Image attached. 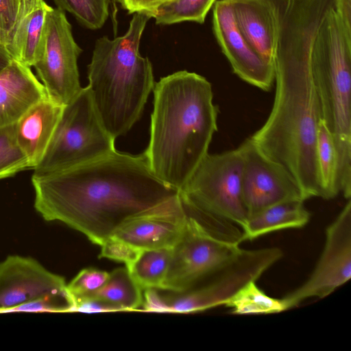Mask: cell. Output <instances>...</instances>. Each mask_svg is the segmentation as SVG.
<instances>
[{"label": "cell", "instance_id": "6da1fadb", "mask_svg": "<svg viewBox=\"0 0 351 351\" xmlns=\"http://www.w3.org/2000/svg\"><path fill=\"white\" fill-rule=\"evenodd\" d=\"M273 5L278 32L275 96L267 120L250 138L289 171L305 200L321 197L315 145L322 115L311 53L330 7L324 0H273Z\"/></svg>", "mask_w": 351, "mask_h": 351}, {"label": "cell", "instance_id": "7a4b0ae2", "mask_svg": "<svg viewBox=\"0 0 351 351\" xmlns=\"http://www.w3.org/2000/svg\"><path fill=\"white\" fill-rule=\"evenodd\" d=\"M34 208L102 245L128 221L182 206L179 191L150 169L143 153L116 150L62 171L34 173Z\"/></svg>", "mask_w": 351, "mask_h": 351}, {"label": "cell", "instance_id": "3957f363", "mask_svg": "<svg viewBox=\"0 0 351 351\" xmlns=\"http://www.w3.org/2000/svg\"><path fill=\"white\" fill-rule=\"evenodd\" d=\"M149 141L143 152L154 174L179 191L208 153L219 108L211 84L179 71L154 84Z\"/></svg>", "mask_w": 351, "mask_h": 351}, {"label": "cell", "instance_id": "277c9868", "mask_svg": "<svg viewBox=\"0 0 351 351\" xmlns=\"http://www.w3.org/2000/svg\"><path fill=\"white\" fill-rule=\"evenodd\" d=\"M149 19L134 13L123 36L99 38L88 65V87L104 125L115 139L139 120L154 86L152 63L139 52Z\"/></svg>", "mask_w": 351, "mask_h": 351}, {"label": "cell", "instance_id": "5b68a950", "mask_svg": "<svg viewBox=\"0 0 351 351\" xmlns=\"http://www.w3.org/2000/svg\"><path fill=\"white\" fill-rule=\"evenodd\" d=\"M311 67L322 119L335 145L337 187L347 197L351 195V31L334 8L315 35Z\"/></svg>", "mask_w": 351, "mask_h": 351}, {"label": "cell", "instance_id": "8992f818", "mask_svg": "<svg viewBox=\"0 0 351 351\" xmlns=\"http://www.w3.org/2000/svg\"><path fill=\"white\" fill-rule=\"evenodd\" d=\"M243 167L239 146L208 153L179 191L186 213L215 231L213 224L222 223L241 229L248 217L242 198Z\"/></svg>", "mask_w": 351, "mask_h": 351}, {"label": "cell", "instance_id": "52a82bcc", "mask_svg": "<svg viewBox=\"0 0 351 351\" xmlns=\"http://www.w3.org/2000/svg\"><path fill=\"white\" fill-rule=\"evenodd\" d=\"M88 87L65 106L51 139L34 173L64 170L104 157L115 149Z\"/></svg>", "mask_w": 351, "mask_h": 351}, {"label": "cell", "instance_id": "ba28073f", "mask_svg": "<svg viewBox=\"0 0 351 351\" xmlns=\"http://www.w3.org/2000/svg\"><path fill=\"white\" fill-rule=\"evenodd\" d=\"M278 247L243 249L200 285L184 293L163 295L145 290L143 311L189 313L224 306L241 287L258 279L282 256Z\"/></svg>", "mask_w": 351, "mask_h": 351}, {"label": "cell", "instance_id": "9c48e42d", "mask_svg": "<svg viewBox=\"0 0 351 351\" xmlns=\"http://www.w3.org/2000/svg\"><path fill=\"white\" fill-rule=\"evenodd\" d=\"M240 243L187 215L161 291L184 293L196 287L240 252Z\"/></svg>", "mask_w": 351, "mask_h": 351}, {"label": "cell", "instance_id": "30bf717a", "mask_svg": "<svg viewBox=\"0 0 351 351\" xmlns=\"http://www.w3.org/2000/svg\"><path fill=\"white\" fill-rule=\"evenodd\" d=\"M82 51L64 12L50 6L46 15L43 53L34 67L48 98L60 106L67 104L82 88L77 67Z\"/></svg>", "mask_w": 351, "mask_h": 351}, {"label": "cell", "instance_id": "8fae6325", "mask_svg": "<svg viewBox=\"0 0 351 351\" xmlns=\"http://www.w3.org/2000/svg\"><path fill=\"white\" fill-rule=\"evenodd\" d=\"M323 251L313 272L299 287L282 298L287 308L311 298L328 296L351 277V201L326 230Z\"/></svg>", "mask_w": 351, "mask_h": 351}, {"label": "cell", "instance_id": "7c38bea8", "mask_svg": "<svg viewBox=\"0 0 351 351\" xmlns=\"http://www.w3.org/2000/svg\"><path fill=\"white\" fill-rule=\"evenodd\" d=\"M186 217L182 204L170 210L134 218L101 245L99 257L127 265L142 250L173 248L181 238Z\"/></svg>", "mask_w": 351, "mask_h": 351}, {"label": "cell", "instance_id": "4fadbf2b", "mask_svg": "<svg viewBox=\"0 0 351 351\" xmlns=\"http://www.w3.org/2000/svg\"><path fill=\"white\" fill-rule=\"evenodd\" d=\"M239 147L243 158L242 198L248 215L281 202L305 201L289 171L266 156L250 137Z\"/></svg>", "mask_w": 351, "mask_h": 351}, {"label": "cell", "instance_id": "5bb4252c", "mask_svg": "<svg viewBox=\"0 0 351 351\" xmlns=\"http://www.w3.org/2000/svg\"><path fill=\"white\" fill-rule=\"evenodd\" d=\"M213 14L215 36L233 73L252 86L270 90L274 82V66L264 61L243 38L235 23L230 0L215 1Z\"/></svg>", "mask_w": 351, "mask_h": 351}, {"label": "cell", "instance_id": "9a60e30c", "mask_svg": "<svg viewBox=\"0 0 351 351\" xmlns=\"http://www.w3.org/2000/svg\"><path fill=\"white\" fill-rule=\"evenodd\" d=\"M67 291L63 277L32 258L12 255L0 263V313L45 295Z\"/></svg>", "mask_w": 351, "mask_h": 351}, {"label": "cell", "instance_id": "2e32d148", "mask_svg": "<svg viewBox=\"0 0 351 351\" xmlns=\"http://www.w3.org/2000/svg\"><path fill=\"white\" fill-rule=\"evenodd\" d=\"M47 97L43 84L30 67L12 59L0 72V128L15 124Z\"/></svg>", "mask_w": 351, "mask_h": 351}, {"label": "cell", "instance_id": "e0dca14e", "mask_svg": "<svg viewBox=\"0 0 351 351\" xmlns=\"http://www.w3.org/2000/svg\"><path fill=\"white\" fill-rule=\"evenodd\" d=\"M234 19L250 47L274 66L277 43V21L270 0H230Z\"/></svg>", "mask_w": 351, "mask_h": 351}, {"label": "cell", "instance_id": "ac0fdd59", "mask_svg": "<svg viewBox=\"0 0 351 351\" xmlns=\"http://www.w3.org/2000/svg\"><path fill=\"white\" fill-rule=\"evenodd\" d=\"M64 106L48 97L32 107L15 123L17 143L34 169L42 159Z\"/></svg>", "mask_w": 351, "mask_h": 351}, {"label": "cell", "instance_id": "d6986e66", "mask_svg": "<svg viewBox=\"0 0 351 351\" xmlns=\"http://www.w3.org/2000/svg\"><path fill=\"white\" fill-rule=\"evenodd\" d=\"M304 202L287 200L248 215L241 228L240 241H252L278 230L303 228L311 217Z\"/></svg>", "mask_w": 351, "mask_h": 351}, {"label": "cell", "instance_id": "ffe728a7", "mask_svg": "<svg viewBox=\"0 0 351 351\" xmlns=\"http://www.w3.org/2000/svg\"><path fill=\"white\" fill-rule=\"evenodd\" d=\"M49 7L44 1L19 20L5 45L12 59L30 68L40 59Z\"/></svg>", "mask_w": 351, "mask_h": 351}, {"label": "cell", "instance_id": "44dd1931", "mask_svg": "<svg viewBox=\"0 0 351 351\" xmlns=\"http://www.w3.org/2000/svg\"><path fill=\"white\" fill-rule=\"evenodd\" d=\"M73 300H97L112 306L117 311H134L142 306L143 296L125 267L114 269L98 289Z\"/></svg>", "mask_w": 351, "mask_h": 351}, {"label": "cell", "instance_id": "7402d4cb", "mask_svg": "<svg viewBox=\"0 0 351 351\" xmlns=\"http://www.w3.org/2000/svg\"><path fill=\"white\" fill-rule=\"evenodd\" d=\"M172 252L173 248L144 250L125 267L142 290H163Z\"/></svg>", "mask_w": 351, "mask_h": 351}, {"label": "cell", "instance_id": "603a6c76", "mask_svg": "<svg viewBox=\"0 0 351 351\" xmlns=\"http://www.w3.org/2000/svg\"><path fill=\"white\" fill-rule=\"evenodd\" d=\"M316 160L322 198L330 199L339 195L337 187V158L333 137L321 119L316 137Z\"/></svg>", "mask_w": 351, "mask_h": 351}, {"label": "cell", "instance_id": "cb8c5ba5", "mask_svg": "<svg viewBox=\"0 0 351 351\" xmlns=\"http://www.w3.org/2000/svg\"><path fill=\"white\" fill-rule=\"evenodd\" d=\"M224 306L235 315L272 314L287 310L282 298L269 296L256 285V281L245 285Z\"/></svg>", "mask_w": 351, "mask_h": 351}, {"label": "cell", "instance_id": "d4e9b609", "mask_svg": "<svg viewBox=\"0 0 351 351\" xmlns=\"http://www.w3.org/2000/svg\"><path fill=\"white\" fill-rule=\"evenodd\" d=\"M216 0H174L162 5L154 18L158 25L184 21L203 23Z\"/></svg>", "mask_w": 351, "mask_h": 351}, {"label": "cell", "instance_id": "484cf974", "mask_svg": "<svg viewBox=\"0 0 351 351\" xmlns=\"http://www.w3.org/2000/svg\"><path fill=\"white\" fill-rule=\"evenodd\" d=\"M57 8L71 13L84 27L98 29L109 15L110 0H53Z\"/></svg>", "mask_w": 351, "mask_h": 351}, {"label": "cell", "instance_id": "4316f807", "mask_svg": "<svg viewBox=\"0 0 351 351\" xmlns=\"http://www.w3.org/2000/svg\"><path fill=\"white\" fill-rule=\"evenodd\" d=\"M30 169L27 158L19 147L15 124L0 128V180Z\"/></svg>", "mask_w": 351, "mask_h": 351}, {"label": "cell", "instance_id": "83f0119b", "mask_svg": "<svg viewBox=\"0 0 351 351\" xmlns=\"http://www.w3.org/2000/svg\"><path fill=\"white\" fill-rule=\"evenodd\" d=\"M109 275L110 273L97 268H85L66 285V288L74 299L98 289L106 282Z\"/></svg>", "mask_w": 351, "mask_h": 351}, {"label": "cell", "instance_id": "f1b7e54d", "mask_svg": "<svg viewBox=\"0 0 351 351\" xmlns=\"http://www.w3.org/2000/svg\"><path fill=\"white\" fill-rule=\"evenodd\" d=\"M21 8V0H0V30L7 43L20 18Z\"/></svg>", "mask_w": 351, "mask_h": 351}, {"label": "cell", "instance_id": "f546056e", "mask_svg": "<svg viewBox=\"0 0 351 351\" xmlns=\"http://www.w3.org/2000/svg\"><path fill=\"white\" fill-rule=\"evenodd\" d=\"M172 1L174 0H119V2L129 14L139 13L154 18L162 5Z\"/></svg>", "mask_w": 351, "mask_h": 351}, {"label": "cell", "instance_id": "4dcf8cb0", "mask_svg": "<svg viewBox=\"0 0 351 351\" xmlns=\"http://www.w3.org/2000/svg\"><path fill=\"white\" fill-rule=\"evenodd\" d=\"M334 9L346 28L351 30V0H334Z\"/></svg>", "mask_w": 351, "mask_h": 351}, {"label": "cell", "instance_id": "1f68e13d", "mask_svg": "<svg viewBox=\"0 0 351 351\" xmlns=\"http://www.w3.org/2000/svg\"><path fill=\"white\" fill-rule=\"evenodd\" d=\"M43 1L44 0H21V8L19 19Z\"/></svg>", "mask_w": 351, "mask_h": 351}, {"label": "cell", "instance_id": "d6a6232c", "mask_svg": "<svg viewBox=\"0 0 351 351\" xmlns=\"http://www.w3.org/2000/svg\"><path fill=\"white\" fill-rule=\"evenodd\" d=\"M12 60L5 45H0V72L10 64Z\"/></svg>", "mask_w": 351, "mask_h": 351}, {"label": "cell", "instance_id": "836d02e7", "mask_svg": "<svg viewBox=\"0 0 351 351\" xmlns=\"http://www.w3.org/2000/svg\"><path fill=\"white\" fill-rule=\"evenodd\" d=\"M7 43V38L3 32L0 30V45H5Z\"/></svg>", "mask_w": 351, "mask_h": 351}]
</instances>
